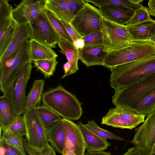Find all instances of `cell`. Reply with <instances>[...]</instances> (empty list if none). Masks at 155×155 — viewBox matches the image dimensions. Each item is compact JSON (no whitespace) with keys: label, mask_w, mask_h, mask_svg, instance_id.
I'll use <instances>...</instances> for the list:
<instances>
[{"label":"cell","mask_w":155,"mask_h":155,"mask_svg":"<svg viewBox=\"0 0 155 155\" xmlns=\"http://www.w3.org/2000/svg\"><path fill=\"white\" fill-rule=\"evenodd\" d=\"M47 17L56 31L62 39L73 44L74 41L61 21L51 12L46 10Z\"/></svg>","instance_id":"obj_31"},{"label":"cell","mask_w":155,"mask_h":155,"mask_svg":"<svg viewBox=\"0 0 155 155\" xmlns=\"http://www.w3.org/2000/svg\"><path fill=\"white\" fill-rule=\"evenodd\" d=\"M85 126L97 136L103 138L114 140H124L122 138L115 135L110 131L101 128L94 120H89L84 124Z\"/></svg>","instance_id":"obj_32"},{"label":"cell","mask_w":155,"mask_h":155,"mask_svg":"<svg viewBox=\"0 0 155 155\" xmlns=\"http://www.w3.org/2000/svg\"><path fill=\"white\" fill-rule=\"evenodd\" d=\"M0 155H25L0 139Z\"/></svg>","instance_id":"obj_38"},{"label":"cell","mask_w":155,"mask_h":155,"mask_svg":"<svg viewBox=\"0 0 155 155\" xmlns=\"http://www.w3.org/2000/svg\"><path fill=\"white\" fill-rule=\"evenodd\" d=\"M79 127L85 142L86 149L88 152L102 151L111 145L106 139L101 137L88 129L81 121Z\"/></svg>","instance_id":"obj_19"},{"label":"cell","mask_w":155,"mask_h":155,"mask_svg":"<svg viewBox=\"0 0 155 155\" xmlns=\"http://www.w3.org/2000/svg\"><path fill=\"white\" fill-rule=\"evenodd\" d=\"M45 4V0H22L13 9V18L19 25L28 23L46 9Z\"/></svg>","instance_id":"obj_14"},{"label":"cell","mask_w":155,"mask_h":155,"mask_svg":"<svg viewBox=\"0 0 155 155\" xmlns=\"http://www.w3.org/2000/svg\"><path fill=\"white\" fill-rule=\"evenodd\" d=\"M66 1L72 20L83 8L86 2L84 0H66Z\"/></svg>","instance_id":"obj_37"},{"label":"cell","mask_w":155,"mask_h":155,"mask_svg":"<svg viewBox=\"0 0 155 155\" xmlns=\"http://www.w3.org/2000/svg\"><path fill=\"white\" fill-rule=\"evenodd\" d=\"M43 105L53 110L62 118L77 120L82 115V103L74 94L59 84L42 94Z\"/></svg>","instance_id":"obj_3"},{"label":"cell","mask_w":155,"mask_h":155,"mask_svg":"<svg viewBox=\"0 0 155 155\" xmlns=\"http://www.w3.org/2000/svg\"><path fill=\"white\" fill-rule=\"evenodd\" d=\"M61 21L74 42L78 39L82 38L83 37L77 32L70 23L62 21Z\"/></svg>","instance_id":"obj_39"},{"label":"cell","mask_w":155,"mask_h":155,"mask_svg":"<svg viewBox=\"0 0 155 155\" xmlns=\"http://www.w3.org/2000/svg\"><path fill=\"white\" fill-rule=\"evenodd\" d=\"M18 115L9 100L4 95L0 97V127L2 132L6 130Z\"/></svg>","instance_id":"obj_22"},{"label":"cell","mask_w":155,"mask_h":155,"mask_svg":"<svg viewBox=\"0 0 155 155\" xmlns=\"http://www.w3.org/2000/svg\"><path fill=\"white\" fill-rule=\"evenodd\" d=\"M31 30L28 23L19 25L13 38L2 59L0 60V68L16 49L23 42L31 38Z\"/></svg>","instance_id":"obj_21"},{"label":"cell","mask_w":155,"mask_h":155,"mask_svg":"<svg viewBox=\"0 0 155 155\" xmlns=\"http://www.w3.org/2000/svg\"><path fill=\"white\" fill-rule=\"evenodd\" d=\"M135 130L131 143L142 155H151L155 144V110Z\"/></svg>","instance_id":"obj_13"},{"label":"cell","mask_w":155,"mask_h":155,"mask_svg":"<svg viewBox=\"0 0 155 155\" xmlns=\"http://www.w3.org/2000/svg\"><path fill=\"white\" fill-rule=\"evenodd\" d=\"M46 9L60 20L70 23L72 18L66 0H45Z\"/></svg>","instance_id":"obj_25"},{"label":"cell","mask_w":155,"mask_h":155,"mask_svg":"<svg viewBox=\"0 0 155 155\" xmlns=\"http://www.w3.org/2000/svg\"><path fill=\"white\" fill-rule=\"evenodd\" d=\"M47 140L57 152L63 155L66 139L62 119L55 122L46 130Z\"/></svg>","instance_id":"obj_18"},{"label":"cell","mask_w":155,"mask_h":155,"mask_svg":"<svg viewBox=\"0 0 155 155\" xmlns=\"http://www.w3.org/2000/svg\"><path fill=\"white\" fill-rule=\"evenodd\" d=\"M45 84L42 79L35 80L31 90L26 96L25 101V110L35 108L41 101Z\"/></svg>","instance_id":"obj_26"},{"label":"cell","mask_w":155,"mask_h":155,"mask_svg":"<svg viewBox=\"0 0 155 155\" xmlns=\"http://www.w3.org/2000/svg\"><path fill=\"white\" fill-rule=\"evenodd\" d=\"M29 24L31 30V38L51 48H55L62 40L49 20L46 9L39 14Z\"/></svg>","instance_id":"obj_9"},{"label":"cell","mask_w":155,"mask_h":155,"mask_svg":"<svg viewBox=\"0 0 155 155\" xmlns=\"http://www.w3.org/2000/svg\"><path fill=\"white\" fill-rule=\"evenodd\" d=\"M148 5L150 15L155 17V0H149Z\"/></svg>","instance_id":"obj_40"},{"label":"cell","mask_w":155,"mask_h":155,"mask_svg":"<svg viewBox=\"0 0 155 155\" xmlns=\"http://www.w3.org/2000/svg\"><path fill=\"white\" fill-rule=\"evenodd\" d=\"M73 45L78 50L82 49L85 46L84 42L82 38L76 40L74 42Z\"/></svg>","instance_id":"obj_42"},{"label":"cell","mask_w":155,"mask_h":155,"mask_svg":"<svg viewBox=\"0 0 155 155\" xmlns=\"http://www.w3.org/2000/svg\"><path fill=\"white\" fill-rule=\"evenodd\" d=\"M99 7L104 5H111L123 7L135 11L142 7L143 0H85Z\"/></svg>","instance_id":"obj_28"},{"label":"cell","mask_w":155,"mask_h":155,"mask_svg":"<svg viewBox=\"0 0 155 155\" xmlns=\"http://www.w3.org/2000/svg\"><path fill=\"white\" fill-rule=\"evenodd\" d=\"M7 0H0V60L15 34L18 24L13 18V9Z\"/></svg>","instance_id":"obj_11"},{"label":"cell","mask_w":155,"mask_h":155,"mask_svg":"<svg viewBox=\"0 0 155 155\" xmlns=\"http://www.w3.org/2000/svg\"><path fill=\"white\" fill-rule=\"evenodd\" d=\"M85 2L83 8L70 23L82 37L96 31H101L103 18L99 9Z\"/></svg>","instance_id":"obj_7"},{"label":"cell","mask_w":155,"mask_h":155,"mask_svg":"<svg viewBox=\"0 0 155 155\" xmlns=\"http://www.w3.org/2000/svg\"><path fill=\"white\" fill-rule=\"evenodd\" d=\"M79 59L89 67L95 65H103L108 53L104 51L103 45L84 47L78 50Z\"/></svg>","instance_id":"obj_17"},{"label":"cell","mask_w":155,"mask_h":155,"mask_svg":"<svg viewBox=\"0 0 155 155\" xmlns=\"http://www.w3.org/2000/svg\"><path fill=\"white\" fill-rule=\"evenodd\" d=\"M32 61L28 40L22 43L0 68V89L3 93L11 86L24 66Z\"/></svg>","instance_id":"obj_5"},{"label":"cell","mask_w":155,"mask_h":155,"mask_svg":"<svg viewBox=\"0 0 155 155\" xmlns=\"http://www.w3.org/2000/svg\"><path fill=\"white\" fill-rule=\"evenodd\" d=\"M146 116L125 108L116 107L109 109L102 117L101 124L114 127L132 129L143 123Z\"/></svg>","instance_id":"obj_10"},{"label":"cell","mask_w":155,"mask_h":155,"mask_svg":"<svg viewBox=\"0 0 155 155\" xmlns=\"http://www.w3.org/2000/svg\"><path fill=\"white\" fill-rule=\"evenodd\" d=\"M108 68L111 87L116 91L155 73V55Z\"/></svg>","instance_id":"obj_2"},{"label":"cell","mask_w":155,"mask_h":155,"mask_svg":"<svg viewBox=\"0 0 155 155\" xmlns=\"http://www.w3.org/2000/svg\"><path fill=\"white\" fill-rule=\"evenodd\" d=\"M31 62L27 63L18 73L10 87L3 94L10 101L17 114L21 115L25 111L26 88L31 72Z\"/></svg>","instance_id":"obj_8"},{"label":"cell","mask_w":155,"mask_h":155,"mask_svg":"<svg viewBox=\"0 0 155 155\" xmlns=\"http://www.w3.org/2000/svg\"><path fill=\"white\" fill-rule=\"evenodd\" d=\"M82 38L84 42V47L103 45L101 31L93 32L83 37Z\"/></svg>","instance_id":"obj_36"},{"label":"cell","mask_w":155,"mask_h":155,"mask_svg":"<svg viewBox=\"0 0 155 155\" xmlns=\"http://www.w3.org/2000/svg\"><path fill=\"white\" fill-rule=\"evenodd\" d=\"M7 130L17 135L26 137L27 135V130L23 116H18Z\"/></svg>","instance_id":"obj_35"},{"label":"cell","mask_w":155,"mask_h":155,"mask_svg":"<svg viewBox=\"0 0 155 155\" xmlns=\"http://www.w3.org/2000/svg\"><path fill=\"white\" fill-rule=\"evenodd\" d=\"M63 155H76L72 150H70L64 152Z\"/></svg>","instance_id":"obj_44"},{"label":"cell","mask_w":155,"mask_h":155,"mask_svg":"<svg viewBox=\"0 0 155 155\" xmlns=\"http://www.w3.org/2000/svg\"><path fill=\"white\" fill-rule=\"evenodd\" d=\"M102 30L104 51L107 53L130 45L132 40L126 26L109 21L103 18Z\"/></svg>","instance_id":"obj_6"},{"label":"cell","mask_w":155,"mask_h":155,"mask_svg":"<svg viewBox=\"0 0 155 155\" xmlns=\"http://www.w3.org/2000/svg\"><path fill=\"white\" fill-rule=\"evenodd\" d=\"M0 139L24 155H26L23 146V136L16 135L8 130L2 132L0 128Z\"/></svg>","instance_id":"obj_29"},{"label":"cell","mask_w":155,"mask_h":155,"mask_svg":"<svg viewBox=\"0 0 155 155\" xmlns=\"http://www.w3.org/2000/svg\"><path fill=\"white\" fill-rule=\"evenodd\" d=\"M149 41H150L155 44V36L151 38Z\"/></svg>","instance_id":"obj_45"},{"label":"cell","mask_w":155,"mask_h":155,"mask_svg":"<svg viewBox=\"0 0 155 155\" xmlns=\"http://www.w3.org/2000/svg\"><path fill=\"white\" fill-rule=\"evenodd\" d=\"M30 49L32 61L57 58L58 55L51 48L31 38L29 40Z\"/></svg>","instance_id":"obj_24"},{"label":"cell","mask_w":155,"mask_h":155,"mask_svg":"<svg viewBox=\"0 0 155 155\" xmlns=\"http://www.w3.org/2000/svg\"><path fill=\"white\" fill-rule=\"evenodd\" d=\"M35 109L46 130L62 118L58 114L43 105L37 106Z\"/></svg>","instance_id":"obj_27"},{"label":"cell","mask_w":155,"mask_h":155,"mask_svg":"<svg viewBox=\"0 0 155 155\" xmlns=\"http://www.w3.org/2000/svg\"><path fill=\"white\" fill-rule=\"evenodd\" d=\"M57 58L33 61L34 66L44 75L45 78H49L55 70L58 62Z\"/></svg>","instance_id":"obj_30"},{"label":"cell","mask_w":155,"mask_h":155,"mask_svg":"<svg viewBox=\"0 0 155 155\" xmlns=\"http://www.w3.org/2000/svg\"><path fill=\"white\" fill-rule=\"evenodd\" d=\"M60 51L65 55L70 64V68L68 76L74 74L79 69L78 62L79 58L78 50L77 49L73 44L62 39L58 44Z\"/></svg>","instance_id":"obj_23"},{"label":"cell","mask_w":155,"mask_h":155,"mask_svg":"<svg viewBox=\"0 0 155 155\" xmlns=\"http://www.w3.org/2000/svg\"><path fill=\"white\" fill-rule=\"evenodd\" d=\"M23 117L25 123L29 143L39 150L42 149L48 143L46 130L35 108L26 110Z\"/></svg>","instance_id":"obj_12"},{"label":"cell","mask_w":155,"mask_h":155,"mask_svg":"<svg viewBox=\"0 0 155 155\" xmlns=\"http://www.w3.org/2000/svg\"><path fill=\"white\" fill-rule=\"evenodd\" d=\"M62 120L66 139L63 153L72 150L76 155H84L86 146L78 124L68 119L62 118Z\"/></svg>","instance_id":"obj_15"},{"label":"cell","mask_w":155,"mask_h":155,"mask_svg":"<svg viewBox=\"0 0 155 155\" xmlns=\"http://www.w3.org/2000/svg\"><path fill=\"white\" fill-rule=\"evenodd\" d=\"M151 19L148 8L144 6L135 11L128 24L126 26H131Z\"/></svg>","instance_id":"obj_34"},{"label":"cell","mask_w":155,"mask_h":155,"mask_svg":"<svg viewBox=\"0 0 155 155\" xmlns=\"http://www.w3.org/2000/svg\"><path fill=\"white\" fill-rule=\"evenodd\" d=\"M155 154V144L153 149L151 155H154Z\"/></svg>","instance_id":"obj_46"},{"label":"cell","mask_w":155,"mask_h":155,"mask_svg":"<svg viewBox=\"0 0 155 155\" xmlns=\"http://www.w3.org/2000/svg\"><path fill=\"white\" fill-rule=\"evenodd\" d=\"M116 107L147 116L155 110V73L115 91L112 97Z\"/></svg>","instance_id":"obj_1"},{"label":"cell","mask_w":155,"mask_h":155,"mask_svg":"<svg viewBox=\"0 0 155 155\" xmlns=\"http://www.w3.org/2000/svg\"><path fill=\"white\" fill-rule=\"evenodd\" d=\"M84 155H111L109 152H106L103 151L88 152Z\"/></svg>","instance_id":"obj_43"},{"label":"cell","mask_w":155,"mask_h":155,"mask_svg":"<svg viewBox=\"0 0 155 155\" xmlns=\"http://www.w3.org/2000/svg\"><path fill=\"white\" fill-rule=\"evenodd\" d=\"M23 144L25 150L29 155H56L55 150L48 143L41 150L31 146L26 138L23 139Z\"/></svg>","instance_id":"obj_33"},{"label":"cell","mask_w":155,"mask_h":155,"mask_svg":"<svg viewBox=\"0 0 155 155\" xmlns=\"http://www.w3.org/2000/svg\"><path fill=\"white\" fill-rule=\"evenodd\" d=\"M103 18L112 23L127 26L135 12V10L123 7L104 5L98 7Z\"/></svg>","instance_id":"obj_16"},{"label":"cell","mask_w":155,"mask_h":155,"mask_svg":"<svg viewBox=\"0 0 155 155\" xmlns=\"http://www.w3.org/2000/svg\"><path fill=\"white\" fill-rule=\"evenodd\" d=\"M126 26L133 41H149L155 36V21L152 19L136 25Z\"/></svg>","instance_id":"obj_20"},{"label":"cell","mask_w":155,"mask_h":155,"mask_svg":"<svg viewBox=\"0 0 155 155\" xmlns=\"http://www.w3.org/2000/svg\"><path fill=\"white\" fill-rule=\"evenodd\" d=\"M155 55V44L150 41H133L128 46L108 53L103 66L107 68Z\"/></svg>","instance_id":"obj_4"},{"label":"cell","mask_w":155,"mask_h":155,"mask_svg":"<svg viewBox=\"0 0 155 155\" xmlns=\"http://www.w3.org/2000/svg\"><path fill=\"white\" fill-rule=\"evenodd\" d=\"M123 155H142L134 147L129 148Z\"/></svg>","instance_id":"obj_41"}]
</instances>
